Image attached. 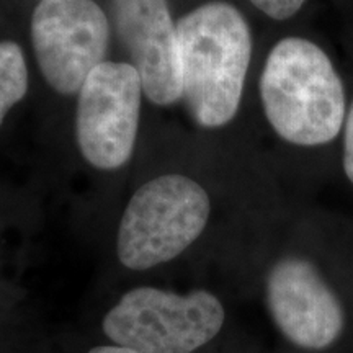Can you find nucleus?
<instances>
[{
  "mask_svg": "<svg viewBox=\"0 0 353 353\" xmlns=\"http://www.w3.org/2000/svg\"><path fill=\"white\" fill-rule=\"evenodd\" d=\"M249 2L268 19L286 21L296 17L307 0H249Z\"/></svg>",
  "mask_w": 353,
  "mask_h": 353,
  "instance_id": "nucleus-11",
  "label": "nucleus"
},
{
  "mask_svg": "<svg viewBox=\"0 0 353 353\" xmlns=\"http://www.w3.org/2000/svg\"><path fill=\"white\" fill-rule=\"evenodd\" d=\"M182 100L208 130L236 120L252 63L254 39L239 8L224 0L203 3L176 23Z\"/></svg>",
  "mask_w": 353,
  "mask_h": 353,
  "instance_id": "nucleus-2",
  "label": "nucleus"
},
{
  "mask_svg": "<svg viewBox=\"0 0 353 353\" xmlns=\"http://www.w3.org/2000/svg\"><path fill=\"white\" fill-rule=\"evenodd\" d=\"M28 90V68L21 48L13 41H0V126L13 105Z\"/></svg>",
  "mask_w": 353,
  "mask_h": 353,
  "instance_id": "nucleus-9",
  "label": "nucleus"
},
{
  "mask_svg": "<svg viewBox=\"0 0 353 353\" xmlns=\"http://www.w3.org/2000/svg\"><path fill=\"white\" fill-rule=\"evenodd\" d=\"M120 41L143 81V92L157 105L182 99L176 23L167 0H112Z\"/></svg>",
  "mask_w": 353,
  "mask_h": 353,
  "instance_id": "nucleus-8",
  "label": "nucleus"
},
{
  "mask_svg": "<svg viewBox=\"0 0 353 353\" xmlns=\"http://www.w3.org/2000/svg\"><path fill=\"white\" fill-rule=\"evenodd\" d=\"M352 263H353V257H352Z\"/></svg>",
  "mask_w": 353,
  "mask_h": 353,
  "instance_id": "nucleus-13",
  "label": "nucleus"
},
{
  "mask_svg": "<svg viewBox=\"0 0 353 353\" xmlns=\"http://www.w3.org/2000/svg\"><path fill=\"white\" fill-rule=\"evenodd\" d=\"M210 214V195L196 180L157 176L128 203L118 231V257L131 270L169 262L201 236Z\"/></svg>",
  "mask_w": 353,
  "mask_h": 353,
  "instance_id": "nucleus-3",
  "label": "nucleus"
},
{
  "mask_svg": "<svg viewBox=\"0 0 353 353\" xmlns=\"http://www.w3.org/2000/svg\"><path fill=\"white\" fill-rule=\"evenodd\" d=\"M350 81V105L345 126H343L341 145H339L337 169H335V182H342L345 187L353 192V72L348 74Z\"/></svg>",
  "mask_w": 353,
  "mask_h": 353,
  "instance_id": "nucleus-10",
  "label": "nucleus"
},
{
  "mask_svg": "<svg viewBox=\"0 0 353 353\" xmlns=\"http://www.w3.org/2000/svg\"><path fill=\"white\" fill-rule=\"evenodd\" d=\"M267 304L281 334L306 350H325L342 335L345 314L314 260L286 255L267 275Z\"/></svg>",
  "mask_w": 353,
  "mask_h": 353,
  "instance_id": "nucleus-7",
  "label": "nucleus"
},
{
  "mask_svg": "<svg viewBox=\"0 0 353 353\" xmlns=\"http://www.w3.org/2000/svg\"><path fill=\"white\" fill-rule=\"evenodd\" d=\"M223 324V304L208 291L136 288L108 312L103 332L136 353H192L214 339Z\"/></svg>",
  "mask_w": 353,
  "mask_h": 353,
  "instance_id": "nucleus-4",
  "label": "nucleus"
},
{
  "mask_svg": "<svg viewBox=\"0 0 353 353\" xmlns=\"http://www.w3.org/2000/svg\"><path fill=\"white\" fill-rule=\"evenodd\" d=\"M259 99L273 134L314 156L325 182L334 180L350 81L332 50L306 34L280 38L260 69Z\"/></svg>",
  "mask_w": 353,
  "mask_h": 353,
  "instance_id": "nucleus-1",
  "label": "nucleus"
},
{
  "mask_svg": "<svg viewBox=\"0 0 353 353\" xmlns=\"http://www.w3.org/2000/svg\"><path fill=\"white\" fill-rule=\"evenodd\" d=\"M32 41L43 77L64 95L79 94L110 41L107 15L94 0H39Z\"/></svg>",
  "mask_w": 353,
  "mask_h": 353,
  "instance_id": "nucleus-5",
  "label": "nucleus"
},
{
  "mask_svg": "<svg viewBox=\"0 0 353 353\" xmlns=\"http://www.w3.org/2000/svg\"><path fill=\"white\" fill-rule=\"evenodd\" d=\"M143 81L130 63H101L79 92L76 131L82 156L101 170L130 161L139 125Z\"/></svg>",
  "mask_w": 353,
  "mask_h": 353,
  "instance_id": "nucleus-6",
  "label": "nucleus"
},
{
  "mask_svg": "<svg viewBox=\"0 0 353 353\" xmlns=\"http://www.w3.org/2000/svg\"><path fill=\"white\" fill-rule=\"evenodd\" d=\"M88 353H136V352L131 350V348L118 345V347H97Z\"/></svg>",
  "mask_w": 353,
  "mask_h": 353,
  "instance_id": "nucleus-12",
  "label": "nucleus"
}]
</instances>
